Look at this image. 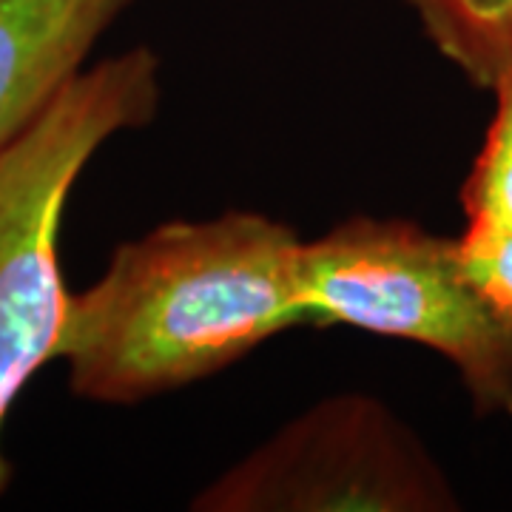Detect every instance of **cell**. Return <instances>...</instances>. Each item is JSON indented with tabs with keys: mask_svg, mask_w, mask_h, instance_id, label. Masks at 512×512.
Here are the masks:
<instances>
[{
	"mask_svg": "<svg viewBox=\"0 0 512 512\" xmlns=\"http://www.w3.org/2000/svg\"><path fill=\"white\" fill-rule=\"evenodd\" d=\"M302 245L291 225L256 211L165 222L117 245L92 288L69 296L57 348L69 390L97 404L146 402L308 325Z\"/></svg>",
	"mask_w": 512,
	"mask_h": 512,
	"instance_id": "cell-1",
	"label": "cell"
},
{
	"mask_svg": "<svg viewBox=\"0 0 512 512\" xmlns=\"http://www.w3.org/2000/svg\"><path fill=\"white\" fill-rule=\"evenodd\" d=\"M163 97L148 46L100 60L0 148V495L12 484L3 424L37 370L57 362L69 296L60 222L80 174L120 131L148 126Z\"/></svg>",
	"mask_w": 512,
	"mask_h": 512,
	"instance_id": "cell-2",
	"label": "cell"
},
{
	"mask_svg": "<svg viewBox=\"0 0 512 512\" xmlns=\"http://www.w3.org/2000/svg\"><path fill=\"white\" fill-rule=\"evenodd\" d=\"M311 325L416 342L456 367L478 416H512V342L467 282L458 239L410 220L353 217L302 245Z\"/></svg>",
	"mask_w": 512,
	"mask_h": 512,
	"instance_id": "cell-3",
	"label": "cell"
},
{
	"mask_svg": "<svg viewBox=\"0 0 512 512\" xmlns=\"http://www.w3.org/2000/svg\"><path fill=\"white\" fill-rule=\"evenodd\" d=\"M200 512H447L456 490L390 407L342 393L288 421L202 490Z\"/></svg>",
	"mask_w": 512,
	"mask_h": 512,
	"instance_id": "cell-4",
	"label": "cell"
},
{
	"mask_svg": "<svg viewBox=\"0 0 512 512\" xmlns=\"http://www.w3.org/2000/svg\"><path fill=\"white\" fill-rule=\"evenodd\" d=\"M137 0H0V148L86 69Z\"/></svg>",
	"mask_w": 512,
	"mask_h": 512,
	"instance_id": "cell-5",
	"label": "cell"
},
{
	"mask_svg": "<svg viewBox=\"0 0 512 512\" xmlns=\"http://www.w3.org/2000/svg\"><path fill=\"white\" fill-rule=\"evenodd\" d=\"M424 35L478 89L512 69V0H407Z\"/></svg>",
	"mask_w": 512,
	"mask_h": 512,
	"instance_id": "cell-6",
	"label": "cell"
},
{
	"mask_svg": "<svg viewBox=\"0 0 512 512\" xmlns=\"http://www.w3.org/2000/svg\"><path fill=\"white\" fill-rule=\"evenodd\" d=\"M493 123L461 188L467 225L512 231V69L495 86Z\"/></svg>",
	"mask_w": 512,
	"mask_h": 512,
	"instance_id": "cell-7",
	"label": "cell"
},
{
	"mask_svg": "<svg viewBox=\"0 0 512 512\" xmlns=\"http://www.w3.org/2000/svg\"><path fill=\"white\" fill-rule=\"evenodd\" d=\"M458 259L467 282L512 342V231L467 225L458 237Z\"/></svg>",
	"mask_w": 512,
	"mask_h": 512,
	"instance_id": "cell-8",
	"label": "cell"
}]
</instances>
